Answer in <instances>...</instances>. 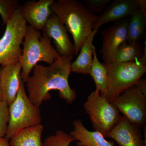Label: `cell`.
<instances>
[{"mask_svg":"<svg viewBox=\"0 0 146 146\" xmlns=\"http://www.w3.org/2000/svg\"><path fill=\"white\" fill-rule=\"evenodd\" d=\"M73 56H60L48 66L37 64L26 83L30 100L37 107L50 100V91L57 90L60 98L68 104L76 99V92L71 88L69 78Z\"/></svg>","mask_w":146,"mask_h":146,"instance_id":"obj_1","label":"cell"},{"mask_svg":"<svg viewBox=\"0 0 146 146\" xmlns=\"http://www.w3.org/2000/svg\"><path fill=\"white\" fill-rule=\"evenodd\" d=\"M50 8L72 36L76 55L92 32V26L98 16L76 0L54 1Z\"/></svg>","mask_w":146,"mask_h":146,"instance_id":"obj_2","label":"cell"},{"mask_svg":"<svg viewBox=\"0 0 146 146\" xmlns=\"http://www.w3.org/2000/svg\"><path fill=\"white\" fill-rule=\"evenodd\" d=\"M51 39L31 26L27 29L23 42L19 63L22 68L21 78L25 83L35 65L39 62L51 65L61 56L53 47Z\"/></svg>","mask_w":146,"mask_h":146,"instance_id":"obj_3","label":"cell"},{"mask_svg":"<svg viewBox=\"0 0 146 146\" xmlns=\"http://www.w3.org/2000/svg\"><path fill=\"white\" fill-rule=\"evenodd\" d=\"M105 65L108 83L104 98L110 102L129 87L136 85L146 72V59L142 57L133 62H114Z\"/></svg>","mask_w":146,"mask_h":146,"instance_id":"obj_4","label":"cell"},{"mask_svg":"<svg viewBox=\"0 0 146 146\" xmlns=\"http://www.w3.org/2000/svg\"><path fill=\"white\" fill-rule=\"evenodd\" d=\"M9 121L5 137L8 140L22 129L41 124L39 108L35 106L29 98L22 79L16 98L9 105Z\"/></svg>","mask_w":146,"mask_h":146,"instance_id":"obj_5","label":"cell"},{"mask_svg":"<svg viewBox=\"0 0 146 146\" xmlns=\"http://www.w3.org/2000/svg\"><path fill=\"white\" fill-rule=\"evenodd\" d=\"M6 25L4 33L0 39V65L1 67L19 63L22 53L21 46L28 27L18 8Z\"/></svg>","mask_w":146,"mask_h":146,"instance_id":"obj_6","label":"cell"},{"mask_svg":"<svg viewBox=\"0 0 146 146\" xmlns=\"http://www.w3.org/2000/svg\"><path fill=\"white\" fill-rule=\"evenodd\" d=\"M84 108L94 129L105 138L122 117L114 105L102 96L96 89L87 98Z\"/></svg>","mask_w":146,"mask_h":146,"instance_id":"obj_7","label":"cell"},{"mask_svg":"<svg viewBox=\"0 0 146 146\" xmlns=\"http://www.w3.org/2000/svg\"><path fill=\"white\" fill-rule=\"evenodd\" d=\"M112 103L131 124L141 128L145 125L146 95L136 85L126 90Z\"/></svg>","mask_w":146,"mask_h":146,"instance_id":"obj_8","label":"cell"},{"mask_svg":"<svg viewBox=\"0 0 146 146\" xmlns=\"http://www.w3.org/2000/svg\"><path fill=\"white\" fill-rule=\"evenodd\" d=\"M129 19L115 22L111 26L102 31V46L100 52L104 64L113 63L120 45L126 41Z\"/></svg>","mask_w":146,"mask_h":146,"instance_id":"obj_9","label":"cell"},{"mask_svg":"<svg viewBox=\"0 0 146 146\" xmlns=\"http://www.w3.org/2000/svg\"><path fill=\"white\" fill-rule=\"evenodd\" d=\"M42 31L53 39L56 50L61 56H73L75 54L74 46L69 38L66 28L54 13L50 16Z\"/></svg>","mask_w":146,"mask_h":146,"instance_id":"obj_10","label":"cell"},{"mask_svg":"<svg viewBox=\"0 0 146 146\" xmlns=\"http://www.w3.org/2000/svg\"><path fill=\"white\" fill-rule=\"evenodd\" d=\"M54 0L27 1L18 9L24 20L29 25L41 31L53 12L50 6Z\"/></svg>","mask_w":146,"mask_h":146,"instance_id":"obj_11","label":"cell"},{"mask_svg":"<svg viewBox=\"0 0 146 146\" xmlns=\"http://www.w3.org/2000/svg\"><path fill=\"white\" fill-rule=\"evenodd\" d=\"M107 138H112L119 146H146V136L143 139L141 127L132 124L123 116Z\"/></svg>","mask_w":146,"mask_h":146,"instance_id":"obj_12","label":"cell"},{"mask_svg":"<svg viewBox=\"0 0 146 146\" xmlns=\"http://www.w3.org/2000/svg\"><path fill=\"white\" fill-rule=\"evenodd\" d=\"M138 8L136 0H114L101 15L98 16L92 26V31L110 22L121 21L130 16Z\"/></svg>","mask_w":146,"mask_h":146,"instance_id":"obj_13","label":"cell"},{"mask_svg":"<svg viewBox=\"0 0 146 146\" xmlns=\"http://www.w3.org/2000/svg\"><path fill=\"white\" fill-rule=\"evenodd\" d=\"M20 63L1 67V71L2 101L9 105L16 98L22 80Z\"/></svg>","mask_w":146,"mask_h":146,"instance_id":"obj_14","label":"cell"},{"mask_svg":"<svg viewBox=\"0 0 146 146\" xmlns=\"http://www.w3.org/2000/svg\"><path fill=\"white\" fill-rule=\"evenodd\" d=\"M73 124L74 129L70 134L78 141L77 146H115L114 142L107 141L98 131L88 130L80 119L74 120Z\"/></svg>","mask_w":146,"mask_h":146,"instance_id":"obj_15","label":"cell"},{"mask_svg":"<svg viewBox=\"0 0 146 146\" xmlns=\"http://www.w3.org/2000/svg\"><path fill=\"white\" fill-rule=\"evenodd\" d=\"M98 30L92 31L82 44L78 56L71 64V72L84 75L90 74L93 58V42Z\"/></svg>","mask_w":146,"mask_h":146,"instance_id":"obj_16","label":"cell"},{"mask_svg":"<svg viewBox=\"0 0 146 146\" xmlns=\"http://www.w3.org/2000/svg\"><path fill=\"white\" fill-rule=\"evenodd\" d=\"M44 127L42 124L18 131L11 138V146H43L42 135Z\"/></svg>","mask_w":146,"mask_h":146,"instance_id":"obj_17","label":"cell"},{"mask_svg":"<svg viewBox=\"0 0 146 146\" xmlns=\"http://www.w3.org/2000/svg\"><path fill=\"white\" fill-rule=\"evenodd\" d=\"M93 58L90 74L95 82L96 89L99 91L102 96L104 97L107 90L108 76L107 68L104 63L100 62L96 52V49L93 46Z\"/></svg>","mask_w":146,"mask_h":146,"instance_id":"obj_18","label":"cell"},{"mask_svg":"<svg viewBox=\"0 0 146 146\" xmlns=\"http://www.w3.org/2000/svg\"><path fill=\"white\" fill-rule=\"evenodd\" d=\"M146 17L138 8L129 19L126 42L139 43L144 36L146 28Z\"/></svg>","mask_w":146,"mask_h":146,"instance_id":"obj_19","label":"cell"},{"mask_svg":"<svg viewBox=\"0 0 146 146\" xmlns=\"http://www.w3.org/2000/svg\"><path fill=\"white\" fill-rule=\"evenodd\" d=\"M144 50L139 43H130L125 41L121 44L115 54L114 62L127 63L141 58Z\"/></svg>","mask_w":146,"mask_h":146,"instance_id":"obj_20","label":"cell"},{"mask_svg":"<svg viewBox=\"0 0 146 146\" xmlns=\"http://www.w3.org/2000/svg\"><path fill=\"white\" fill-rule=\"evenodd\" d=\"M74 141L70 134L59 130L47 137L43 143V146H69Z\"/></svg>","mask_w":146,"mask_h":146,"instance_id":"obj_21","label":"cell"},{"mask_svg":"<svg viewBox=\"0 0 146 146\" xmlns=\"http://www.w3.org/2000/svg\"><path fill=\"white\" fill-rule=\"evenodd\" d=\"M18 0H0V15L6 25L19 6Z\"/></svg>","mask_w":146,"mask_h":146,"instance_id":"obj_22","label":"cell"},{"mask_svg":"<svg viewBox=\"0 0 146 146\" xmlns=\"http://www.w3.org/2000/svg\"><path fill=\"white\" fill-rule=\"evenodd\" d=\"M9 121V105L2 101L0 102V138L5 137Z\"/></svg>","mask_w":146,"mask_h":146,"instance_id":"obj_23","label":"cell"},{"mask_svg":"<svg viewBox=\"0 0 146 146\" xmlns=\"http://www.w3.org/2000/svg\"><path fill=\"white\" fill-rule=\"evenodd\" d=\"M110 0H84L85 6L94 14L101 15L110 2Z\"/></svg>","mask_w":146,"mask_h":146,"instance_id":"obj_24","label":"cell"},{"mask_svg":"<svg viewBox=\"0 0 146 146\" xmlns=\"http://www.w3.org/2000/svg\"><path fill=\"white\" fill-rule=\"evenodd\" d=\"M138 89L144 94L146 95V80L145 79H141L138 82L136 85Z\"/></svg>","mask_w":146,"mask_h":146,"instance_id":"obj_25","label":"cell"},{"mask_svg":"<svg viewBox=\"0 0 146 146\" xmlns=\"http://www.w3.org/2000/svg\"><path fill=\"white\" fill-rule=\"evenodd\" d=\"M138 5V8L143 12L146 17V0H136Z\"/></svg>","mask_w":146,"mask_h":146,"instance_id":"obj_26","label":"cell"},{"mask_svg":"<svg viewBox=\"0 0 146 146\" xmlns=\"http://www.w3.org/2000/svg\"><path fill=\"white\" fill-rule=\"evenodd\" d=\"M0 146H11L8 139L5 137L0 138Z\"/></svg>","mask_w":146,"mask_h":146,"instance_id":"obj_27","label":"cell"},{"mask_svg":"<svg viewBox=\"0 0 146 146\" xmlns=\"http://www.w3.org/2000/svg\"><path fill=\"white\" fill-rule=\"evenodd\" d=\"M1 67L0 66V102L2 101V92L1 87Z\"/></svg>","mask_w":146,"mask_h":146,"instance_id":"obj_28","label":"cell"}]
</instances>
